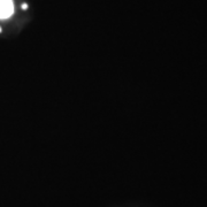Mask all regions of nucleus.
Here are the masks:
<instances>
[{
    "label": "nucleus",
    "mask_w": 207,
    "mask_h": 207,
    "mask_svg": "<svg viewBox=\"0 0 207 207\" xmlns=\"http://www.w3.org/2000/svg\"><path fill=\"white\" fill-rule=\"evenodd\" d=\"M14 12L12 0H0V19H8Z\"/></svg>",
    "instance_id": "obj_1"
}]
</instances>
